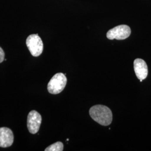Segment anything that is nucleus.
I'll return each instance as SVG.
<instances>
[{"instance_id": "0eeeda50", "label": "nucleus", "mask_w": 151, "mask_h": 151, "mask_svg": "<svg viewBox=\"0 0 151 151\" xmlns=\"http://www.w3.org/2000/svg\"><path fill=\"white\" fill-rule=\"evenodd\" d=\"M13 142L14 134L12 130L6 127L0 128V147H10Z\"/></svg>"}, {"instance_id": "f257e3e1", "label": "nucleus", "mask_w": 151, "mask_h": 151, "mask_svg": "<svg viewBox=\"0 0 151 151\" xmlns=\"http://www.w3.org/2000/svg\"><path fill=\"white\" fill-rule=\"evenodd\" d=\"M90 115L92 119L103 126H108L113 120V113L109 108L103 105H96L90 108Z\"/></svg>"}, {"instance_id": "39448f33", "label": "nucleus", "mask_w": 151, "mask_h": 151, "mask_svg": "<svg viewBox=\"0 0 151 151\" xmlns=\"http://www.w3.org/2000/svg\"><path fill=\"white\" fill-rule=\"evenodd\" d=\"M42 123L40 114L35 110L31 111L27 116V125L29 131L32 134H36L40 128Z\"/></svg>"}, {"instance_id": "1a4fd4ad", "label": "nucleus", "mask_w": 151, "mask_h": 151, "mask_svg": "<svg viewBox=\"0 0 151 151\" xmlns=\"http://www.w3.org/2000/svg\"><path fill=\"white\" fill-rule=\"evenodd\" d=\"M5 58V53L3 49L0 47V63H2L4 60Z\"/></svg>"}, {"instance_id": "7ed1b4c3", "label": "nucleus", "mask_w": 151, "mask_h": 151, "mask_svg": "<svg viewBox=\"0 0 151 151\" xmlns=\"http://www.w3.org/2000/svg\"><path fill=\"white\" fill-rule=\"evenodd\" d=\"M26 44L32 56L38 57L42 53L43 43L38 34L29 35L27 39Z\"/></svg>"}, {"instance_id": "20e7f679", "label": "nucleus", "mask_w": 151, "mask_h": 151, "mask_svg": "<svg viewBox=\"0 0 151 151\" xmlns=\"http://www.w3.org/2000/svg\"><path fill=\"white\" fill-rule=\"evenodd\" d=\"M131 34V29L129 26L120 25L109 30L106 37L110 40H124L128 38Z\"/></svg>"}, {"instance_id": "423d86ee", "label": "nucleus", "mask_w": 151, "mask_h": 151, "mask_svg": "<svg viewBox=\"0 0 151 151\" xmlns=\"http://www.w3.org/2000/svg\"><path fill=\"white\" fill-rule=\"evenodd\" d=\"M134 69L135 75L140 82L146 79L148 70L146 62L143 60L137 58L134 61Z\"/></svg>"}, {"instance_id": "f03ea898", "label": "nucleus", "mask_w": 151, "mask_h": 151, "mask_svg": "<svg viewBox=\"0 0 151 151\" xmlns=\"http://www.w3.org/2000/svg\"><path fill=\"white\" fill-rule=\"evenodd\" d=\"M67 77L62 73H58L53 76L48 84V91L51 94H58L62 91L67 84Z\"/></svg>"}, {"instance_id": "6e6552de", "label": "nucleus", "mask_w": 151, "mask_h": 151, "mask_svg": "<svg viewBox=\"0 0 151 151\" xmlns=\"http://www.w3.org/2000/svg\"><path fill=\"white\" fill-rule=\"evenodd\" d=\"M63 144L60 142H57L48 147L45 151H62L63 150Z\"/></svg>"}]
</instances>
